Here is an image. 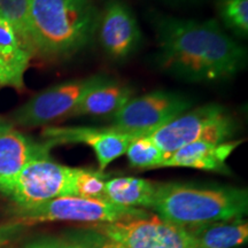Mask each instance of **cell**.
Segmentation results:
<instances>
[{
  "mask_svg": "<svg viewBox=\"0 0 248 248\" xmlns=\"http://www.w3.org/2000/svg\"><path fill=\"white\" fill-rule=\"evenodd\" d=\"M42 136L52 146L83 144L91 147L98 160L99 170L104 171L113 161L125 154L133 139L145 135L122 131L113 126H46Z\"/></svg>",
  "mask_w": 248,
  "mask_h": 248,
  "instance_id": "cell-10",
  "label": "cell"
},
{
  "mask_svg": "<svg viewBox=\"0 0 248 248\" xmlns=\"http://www.w3.org/2000/svg\"><path fill=\"white\" fill-rule=\"evenodd\" d=\"M107 175L101 170L75 168L74 195L86 199L105 200V185Z\"/></svg>",
  "mask_w": 248,
  "mask_h": 248,
  "instance_id": "cell-19",
  "label": "cell"
},
{
  "mask_svg": "<svg viewBox=\"0 0 248 248\" xmlns=\"http://www.w3.org/2000/svg\"><path fill=\"white\" fill-rule=\"evenodd\" d=\"M243 140L225 142L198 141L185 145L167 156L161 168H192L204 171L230 173L226 161Z\"/></svg>",
  "mask_w": 248,
  "mask_h": 248,
  "instance_id": "cell-13",
  "label": "cell"
},
{
  "mask_svg": "<svg viewBox=\"0 0 248 248\" xmlns=\"http://www.w3.org/2000/svg\"><path fill=\"white\" fill-rule=\"evenodd\" d=\"M109 78L107 75H92L59 83L24 102L11 114L12 125L36 128L47 125L62 117H69L88 93Z\"/></svg>",
  "mask_w": 248,
  "mask_h": 248,
  "instance_id": "cell-7",
  "label": "cell"
},
{
  "mask_svg": "<svg viewBox=\"0 0 248 248\" xmlns=\"http://www.w3.org/2000/svg\"><path fill=\"white\" fill-rule=\"evenodd\" d=\"M36 54L68 59L95 37L99 9L93 0H28Z\"/></svg>",
  "mask_w": 248,
  "mask_h": 248,
  "instance_id": "cell-2",
  "label": "cell"
},
{
  "mask_svg": "<svg viewBox=\"0 0 248 248\" xmlns=\"http://www.w3.org/2000/svg\"><path fill=\"white\" fill-rule=\"evenodd\" d=\"M13 222L23 226L46 222H91L113 223L129 219L146 218L151 215L141 208H131L102 199L66 195L29 207H13Z\"/></svg>",
  "mask_w": 248,
  "mask_h": 248,
  "instance_id": "cell-5",
  "label": "cell"
},
{
  "mask_svg": "<svg viewBox=\"0 0 248 248\" xmlns=\"http://www.w3.org/2000/svg\"><path fill=\"white\" fill-rule=\"evenodd\" d=\"M89 228L126 248H194L184 226L164 221L156 215L129 221L95 223Z\"/></svg>",
  "mask_w": 248,
  "mask_h": 248,
  "instance_id": "cell-9",
  "label": "cell"
},
{
  "mask_svg": "<svg viewBox=\"0 0 248 248\" xmlns=\"http://www.w3.org/2000/svg\"><path fill=\"white\" fill-rule=\"evenodd\" d=\"M95 36L105 54L114 61L126 60L141 43L137 18L122 0H108L99 12Z\"/></svg>",
  "mask_w": 248,
  "mask_h": 248,
  "instance_id": "cell-11",
  "label": "cell"
},
{
  "mask_svg": "<svg viewBox=\"0 0 248 248\" xmlns=\"http://www.w3.org/2000/svg\"><path fill=\"white\" fill-rule=\"evenodd\" d=\"M0 16L13 24L28 44L35 49L31 36L28 0H0Z\"/></svg>",
  "mask_w": 248,
  "mask_h": 248,
  "instance_id": "cell-21",
  "label": "cell"
},
{
  "mask_svg": "<svg viewBox=\"0 0 248 248\" xmlns=\"http://www.w3.org/2000/svg\"><path fill=\"white\" fill-rule=\"evenodd\" d=\"M194 248H233L246 244L248 224L243 218L184 226Z\"/></svg>",
  "mask_w": 248,
  "mask_h": 248,
  "instance_id": "cell-16",
  "label": "cell"
},
{
  "mask_svg": "<svg viewBox=\"0 0 248 248\" xmlns=\"http://www.w3.org/2000/svg\"><path fill=\"white\" fill-rule=\"evenodd\" d=\"M157 183L137 177H115L107 179L105 200L131 208H152Z\"/></svg>",
  "mask_w": 248,
  "mask_h": 248,
  "instance_id": "cell-17",
  "label": "cell"
},
{
  "mask_svg": "<svg viewBox=\"0 0 248 248\" xmlns=\"http://www.w3.org/2000/svg\"><path fill=\"white\" fill-rule=\"evenodd\" d=\"M217 11L224 26L235 35H248V0H217Z\"/></svg>",
  "mask_w": 248,
  "mask_h": 248,
  "instance_id": "cell-20",
  "label": "cell"
},
{
  "mask_svg": "<svg viewBox=\"0 0 248 248\" xmlns=\"http://www.w3.org/2000/svg\"><path fill=\"white\" fill-rule=\"evenodd\" d=\"M68 238L82 245L84 248H126L89 228L75 230L68 234Z\"/></svg>",
  "mask_w": 248,
  "mask_h": 248,
  "instance_id": "cell-22",
  "label": "cell"
},
{
  "mask_svg": "<svg viewBox=\"0 0 248 248\" xmlns=\"http://www.w3.org/2000/svg\"><path fill=\"white\" fill-rule=\"evenodd\" d=\"M53 147L11 128L0 133V182L16 175L31 161L49 156Z\"/></svg>",
  "mask_w": 248,
  "mask_h": 248,
  "instance_id": "cell-14",
  "label": "cell"
},
{
  "mask_svg": "<svg viewBox=\"0 0 248 248\" xmlns=\"http://www.w3.org/2000/svg\"><path fill=\"white\" fill-rule=\"evenodd\" d=\"M155 60L163 73L186 82L216 83L244 70L246 48L215 20L159 16Z\"/></svg>",
  "mask_w": 248,
  "mask_h": 248,
  "instance_id": "cell-1",
  "label": "cell"
},
{
  "mask_svg": "<svg viewBox=\"0 0 248 248\" xmlns=\"http://www.w3.org/2000/svg\"><path fill=\"white\" fill-rule=\"evenodd\" d=\"M235 117L224 106L207 104L188 109L151 133L160 150L168 156L178 148L198 141H230L238 131Z\"/></svg>",
  "mask_w": 248,
  "mask_h": 248,
  "instance_id": "cell-4",
  "label": "cell"
},
{
  "mask_svg": "<svg viewBox=\"0 0 248 248\" xmlns=\"http://www.w3.org/2000/svg\"><path fill=\"white\" fill-rule=\"evenodd\" d=\"M11 128H13V125H12L11 123L7 122V121H4V120L0 119V133L6 131V130H8Z\"/></svg>",
  "mask_w": 248,
  "mask_h": 248,
  "instance_id": "cell-25",
  "label": "cell"
},
{
  "mask_svg": "<svg viewBox=\"0 0 248 248\" xmlns=\"http://www.w3.org/2000/svg\"><path fill=\"white\" fill-rule=\"evenodd\" d=\"M192 101L185 95L171 91H153L132 98L115 115L110 126L122 131L151 135L164 124L191 109Z\"/></svg>",
  "mask_w": 248,
  "mask_h": 248,
  "instance_id": "cell-8",
  "label": "cell"
},
{
  "mask_svg": "<svg viewBox=\"0 0 248 248\" xmlns=\"http://www.w3.org/2000/svg\"><path fill=\"white\" fill-rule=\"evenodd\" d=\"M24 226L20 223L9 222L5 224H0V247L5 246L14 240L21 232L23 231Z\"/></svg>",
  "mask_w": 248,
  "mask_h": 248,
  "instance_id": "cell-24",
  "label": "cell"
},
{
  "mask_svg": "<svg viewBox=\"0 0 248 248\" xmlns=\"http://www.w3.org/2000/svg\"><path fill=\"white\" fill-rule=\"evenodd\" d=\"M21 248H84L82 245H79L76 241L69 239H61V238H53V237H46L40 238L30 241L27 245H24Z\"/></svg>",
  "mask_w": 248,
  "mask_h": 248,
  "instance_id": "cell-23",
  "label": "cell"
},
{
  "mask_svg": "<svg viewBox=\"0 0 248 248\" xmlns=\"http://www.w3.org/2000/svg\"><path fill=\"white\" fill-rule=\"evenodd\" d=\"M131 86L108 78L106 82L91 90L77 107L71 111L69 117L82 116H113L124 105L132 99Z\"/></svg>",
  "mask_w": 248,
  "mask_h": 248,
  "instance_id": "cell-15",
  "label": "cell"
},
{
  "mask_svg": "<svg viewBox=\"0 0 248 248\" xmlns=\"http://www.w3.org/2000/svg\"><path fill=\"white\" fill-rule=\"evenodd\" d=\"M164 221L181 226L243 218L247 190L224 185L157 183L152 208Z\"/></svg>",
  "mask_w": 248,
  "mask_h": 248,
  "instance_id": "cell-3",
  "label": "cell"
},
{
  "mask_svg": "<svg viewBox=\"0 0 248 248\" xmlns=\"http://www.w3.org/2000/svg\"><path fill=\"white\" fill-rule=\"evenodd\" d=\"M75 168L48 157L31 161L13 177L0 182V193L14 207H29L59 197L74 195Z\"/></svg>",
  "mask_w": 248,
  "mask_h": 248,
  "instance_id": "cell-6",
  "label": "cell"
},
{
  "mask_svg": "<svg viewBox=\"0 0 248 248\" xmlns=\"http://www.w3.org/2000/svg\"><path fill=\"white\" fill-rule=\"evenodd\" d=\"M35 55V49L13 24L0 16V89L24 91V76Z\"/></svg>",
  "mask_w": 248,
  "mask_h": 248,
  "instance_id": "cell-12",
  "label": "cell"
},
{
  "mask_svg": "<svg viewBox=\"0 0 248 248\" xmlns=\"http://www.w3.org/2000/svg\"><path fill=\"white\" fill-rule=\"evenodd\" d=\"M130 166L137 169L161 168L167 155L155 144L150 135L140 136L130 142L125 151Z\"/></svg>",
  "mask_w": 248,
  "mask_h": 248,
  "instance_id": "cell-18",
  "label": "cell"
}]
</instances>
